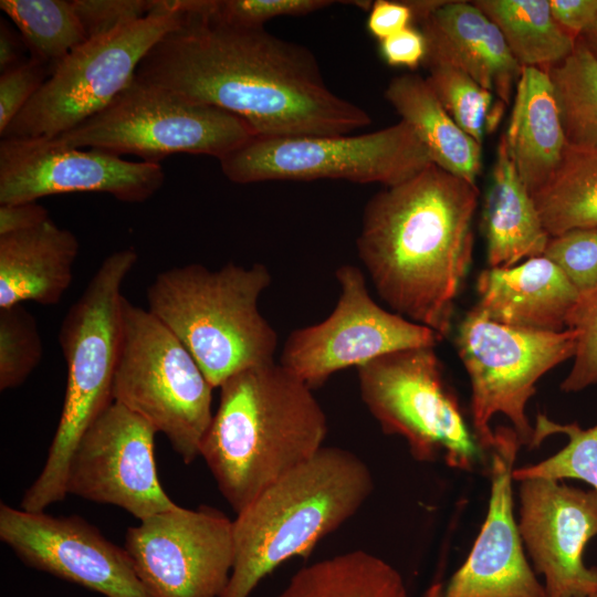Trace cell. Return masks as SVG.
<instances>
[{"label": "cell", "instance_id": "44", "mask_svg": "<svg viewBox=\"0 0 597 597\" xmlns=\"http://www.w3.org/2000/svg\"><path fill=\"white\" fill-rule=\"evenodd\" d=\"M579 38L582 39L586 48L589 50V52L597 60V19L593 23V25Z\"/></svg>", "mask_w": 597, "mask_h": 597}, {"label": "cell", "instance_id": "26", "mask_svg": "<svg viewBox=\"0 0 597 597\" xmlns=\"http://www.w3.org/2000/svg\"><path fill=\"white\" fill-rule=\"evenodd\" d=\"M276 597H408V593L394 566L356 549L301 568Z\"/></svg>", "mask_w": 597, "mask_h": 597}, {"label": "cell", "instance_id": "17", "mask_svg": "<svg viewBox=\"0 0 597 597\" xmlns=\"http://www.w3.org/2000/svg\"><path fill=\"white\" fill-rule=\"evenodd\" d=\"M0 540L28 566L105 597H150L125 547L77 515L0 504Z\"/></svg>", "mask_w": 597, "mask_h": 597}, {"label": "cell", "instance_id": "34", "mask_svg": "<svg viewBox=\"0 0 597 597\" xmlns=\"http://www.w3.org/2000/svg\"><path fill=\"white\" fill-rule=\"evenodd\" d=\"M543 256L559 268L579 295L597 287V227L551 237Z\"/></svg>", "mask_w": 597, "mask_h": 597}, {"label": "cell", "instance_id": "36", "mask_svg": "<svg viewBox=\"0 0 597 597\" xmlns=\"http://www.w3.org/2000/svg\"><path fill=\"white\" fill-rule=\"evenodd\" d=\"M335 3L329 0H203V10L216 20L241 28H264L283 15H305Z\"/></svg>", "mask_w": 597, "mask_h": 597}, {"label": "cell", "instance_id": "35", "mask_svg": "<svg viewBox=\"0 0 597 597\" xmlns=\"http://www.w3.org/2000/svg\"><path fill=\"white\" fill-rule=\"evenodd\" d=\"M566 328L576 331L577 345L570 371L561 384L564 392H577L597 384V287L579 295Z\"/></svg>", "mask_w": 597, "mask_h": 597}, {"label": "cell", "instance_id": "43", "mask_svg": "<svg viewBox=\"0 0 597 597\" xmlns=\"http://www.w3.org/2000/svg\"><path fill=\"white\" fill-rule=\"evenodd\" d=\"M27 46L20 33L14 31L6 21L0 23V70L4 72L28 59L24 57Z\"/></svg>", "mask_w": 597, "mask_h": 597}, {"label": "cell", "instance_id": "10", "mask_svg": "<svg viewBox=\"0 0 597 597\" xmlns=\"http://www.w3.org/2000/svg\"><path fill=\"white\" fill-rule=\"evenodd\" d=\"M363 402L387 434L404 438L412 457L470 471L482 450L447 385L434 347L402 349L358 368Z\"/></svg>", "mask_w": 597, "mask_h": 597}, {"label": "cell", "instance_id": "12", "mask_svg": "<svg viewBox=\"0 0 597 597\" xmlns=\"http://www.w3.org/2000/svg\"><path fill=\"white\" fill-rule=\"evenodd\" d=\"M458 354L471 381L473 434L482 451L490 452L493 416L512 422L521 444H531V426L525 407L538 379L561 363L573 358L577 333L538 332L498 324L476 307L467 313L455 338Z\"/></svg>", "mask_w": 597, "mask_h": 597}, {"label": "cell", "instance_id": "4", "mask_svg": "<svg viewBox=\"0 0 597 597\" xmlns=\"http://www.w3.org/2000/svg\"><path fill=\"white\" fill-rule=\"evenodd\" d=\"M373 490L371 471L357 454L324 446L235 514L234 561L220 597H250L276 567L355 515Z\"/></svg>", "mask_w": 597, "mask_h": 597}, {"label": "cell", "instance_id": "11", "mask_svg": "<svg viewBox=\"0 0 597 597\" xmlns=\"http://www.w3.org/2000/svg\"><path fill=\"white\" fill-rule=\"evenodd\" d=\"M219 161L223 175L235 184L329 178L385 187L433 164L404 121L359 135L256 136Z\"/></svg>", "mask_w": 597, "mask_h": 597}, {"label": "cell", "instance_id": "18", "mask_svg": "<svg viewBox=\"0 0 597 597\" xmlns=\"http://www.w3.org/2000/svg\"><path fill=\"white\" fill-rule=\"evenodd\" d=\"M519 483L517 527L546 597L597 596V567L584 562L597 536V492L546 478Z\"/></svg>", "mask_w": 597, "mask_h": 597}, {"label": "cell", "instance_id": "41", "mask_svg": "<svg viewBox=\"0 0 597 597\" xmlns=\"http://www.w3.org/2000/svg\"><path fill=\"white\" fill-rule=\"evenodd\" d=\"M555 21L578 39L597 19V0H549Z\"/></svg>", "mask_w": 597, "mask_h": 597}, {"label": "cell", "instance_id": "33", "mask_svg": "<svg viewBox=\"0 0 597 597\" xmlns=\"http://www.w3.org/2000/svg\"><path fill=\"white\" fill-rule=\"evenodd\" d=\"M42 356L43 343L33 315L22 305L0 308V390L21 386Z\"/></svg>", "mask_w": 597, "mask_h": 597}, {"label": "cell", "instance_id": "23", "mask_svg": "<svg viewBox=\"0 0 597 597\" xmlns=\"http://www.w3.org/2000/svg\"><path fill=\"white\" fill-rule=\"evenodd\" d=\"M504 133L511 157L531 196L558 168L567 146L546 70L522 67Z\"/></svg>", "mask_w": 597, "mask_h": 597}, {"label": "cell", "instance_id": "30", "mask_svg": "<svg viewBox=\"0 0 597 597\" xmlns=\"http://www.w3.org/2000/svg\"><path fill=\"white\" fill-rule=\"evenodd\" d=\"M546 71L567 144L597 149V60L578 38L573 52Z\"/></svg>", "mask_w": 597, "mask_h": 597}, {"label": "cell", "instance_id": "21", "mask_svg": "<svg viewBox=\"0 0 597 597\" xmlns=\"http://www.w3.org/2000/svg\"><path fill=\"white\" fill-rule=\"evenodd\" d=\"M474 306L486 318L509 327L562 332L579 293L559 268L545 256L511 268L483 270Z\"/></svg>", "mask_w": 597, "mask_h": 597}, {"label": "cell", "instance_id": "16", "mask_svg": "<svg viewBox=\"0 0 597 597\" xmlns=\"http://www.w3.org/2000/svg\"><path fill=\"white\" fill-rule=\"evenodd\" d=\"M158 163L129 161L98 149L63 147L45 138H1L0 205L71 192H100L136 203L164 185Z\"/></svg>", "mask_w": 597, "mask_h": 597}, {"label": "cell", "instance_id": "22", "mask_svg": "<svg viewBox=\"0 0 597 597\" xmlns=\"http://www.w3.org/2000/svg\"><path fill=\"white\" fill-rule=\"evenodd\" d=\"M80 243L50 218L20 232L0 235V308L35 302L60 303L73 279Z\"/></svg>", "mask_w": 597, "mask_h": 597}, {"label": "cell", "instance_id": "1", "mask_svg": "<svg viewBox=\"0 0 597 597\" xmlns=\"http://www.w3.org/2000/svg\"><path fill=\"white\" fill-rule=\"evenodd\" d=\"M179 6L181 23L144 56L137 81L237 115L259 137L346 135L371 124L364 108L327 87L305 46L220 22L202 0Z\"/></svg>", "mask_w": 597, "mask_h": 597}, {"label": "cell", "instance_id": "27", "mask_svg": "<svg viewBox=\"0 0 597 597\" xmlns=\"http://www.w3.org/2000/svg\"><path fill=\"white\" fill-rule=\"evenodd\" d=\"M500 29L521 67L547 70L564 61L577 39L554 19L549 0L472 1Z\"/></svg>", "mask_w": 597, "mask_h": 597}, {"label": "cell", "instance_id": "5", "mask_svg": "<svg viewBox=\"0 0 597 597\" xmlns=\"http://www.w3.org/2000/svg\"><path fill=\"white\" fill-rule=\"evenodd\" d=\"M137 260L133 248L108 254L65 313L59 331L67 370L62 412L42 471L22 496V510L41 512L65 499L72 454L88 427L114 401L123 337L122 286Z\"/></svg>", "mask_w": 597, "mask_h": 597}, {"label": "cell", "instance_id": "2", "mask_svg": "<svg viewBox=\"0 0 597 597\" xmlns=\"http://www.w3.org/2000/svg\"><path fill=\"white\" fill-rule=\"evenodd\" d=\"M479 189L434 164L367 202L356 247L395 313L449 334L472 263Z\"/></svg>", "mask_w": 597, "mask_h": 597}, {"label": "cell", "instance_id": "28", "mask_svg": "<svg viewBox=\"0 0 597 597\" xmlns=\"http://www.w3.org/2000/svg\"><path fill=\"white\" fill-rule=\"evenodd\" d=\"M532 198L549 237L597 227V149L567 144L558 168Z\"/></svg>", "mask_w": 597, "mask_h": 597}, {"label": "cell", "instance_id": "14", "mask_svg": "<svg viewBox=\"0 0 597 597\" xmlns=\"http://www.w3.org/2000/svg\"><path fill=\"white\" fill-rule=\"evenodd\" d=\"M125 549L150 597H220L233 561V521L177 505L128 527Z\"/></svg>", "mask_w": 597, "mask_h": 597}, {"label": "cell", "instance_id": "25", "mask_svg": "<svg viewBox=\"0 0 597 597\" xmlns=\"http://www.w3.org/2000/svg\"><path fill=\"white\" fill-rule=\"evenodd\" d=\"M385 98L416 132L434 165L476 185L482 145L457 125L426 78L412 73L396 76L388 83Z\"/></svg>", "mask_w": 597, "mask_h": 597}, {"label": "cell", "instance_id": "39", "mask_svg": "<svg viewBox=\"0 0 597 597\" xmlns=\"http://www.w3.org/2000/svg\"><path fill=\"white\" fill-rule=\"evenodd\" d=\"M379 51L388 65L415 70L426 59L427 43L421 31L408 27L380 41Z\"/></svg>", "mask_w": 597, "mask_h": 597}, {"label": "cell", "instance_id": "24", "mask_svg": "<svg viewBox=\"0 0 597 597\" xmlns=\"http://www.w3.org/2000/svg\"><path fill=\"white\" fill-rule=\"evenodd\" d=\"M482 221L490 268H511L523 259L541 256L551 238L519 175L504 134L496 147Z\"/></svg>", "mask_w": 597, "mask_h": 597}, {"label": "cell", "instance_id": "32", "mask_svg": "<svg viewBox=\"0 0 597 597\" xmlns=\"http://www.w3.org/2000/svg\"><path fill=\"white\" fill-rule=\"evenodd\" d=\"M427 69L426 80L444 109L467 135L482 145L485 135L499 126L505 104L452 66L434 64Z\"/></svg>", "mask_w": 597, "mask_h": 597}, {"label": "cell", "instance_id": "13", "mask_svg": "<svg viewBox=\"0 0 597 597\" xmlns=\"http://www.w3.org/2000/svg\"><path fill=\"white\" fill-rule=\"evenodd\" d=\"M335 276L339 296L333 312L317 324L293 331L279 362L311 389L321 387L339 370L358 368L402 349L434 347L443 338L379 306L359 268L344 264Z\"/></svg>", "mask_w": 597, "mask_h": 597}, {"label": "cell", "instance_id": "3", "mask_svg": "<svg viewBox=\"0 0 597 597\" xmlns=\"http://www.w3.org/2000/svg\"><path fill=\"white\" fill-rule=\"evenodd\" d=\"M219 389L200 457L237 514L315 455L328 426L313 389L280 363L245 368Z\"/></svg>", "mask_w": 597, "mask_h": 597}, {"label": "cell", "instance_id": "6", "mask_svg": "<svg viewBox=\"0 0 597 597\" xmlns=\"http://www.w3.org/2000/svg\"><path fill=\"white\" fill-rule=\"evenodd\" d=\"M272 282L261 263L210 270L190 263L161 271L147 289L148 311L193 356L213 388L232 375L274 362L277 335L259 311Z\"/></svg>", "mask_w": 597, "mask_h": 597}, {"label": "cell", "instance_id": "7", "mask_svg": "<svg viewBox=\"0 0 597 597\" xmlns=\"http://www.w3.org/2000/svg\"><path fill=\"white\" fill-rule=\"evenodd\" d=\"M213 389L179 338L150 311L125 298L113 400L165 434L186 464L200 457L213 417Z\"/></svg>", "mask_w": 597, "mask_h": 597}, {"label": "cell", "instance_id": "19", "mask_svg": "<svg viewBox=\"0 0 597 597\" xmlns=\"http://www.w3.org/2000/svg\"><path fill=\"white\" fill-rule=\"evenodd\" d=\"M494 436L489 505L479 535L463 564L425 597H546L514 514L513 470L522 444L513 428L500 426Z\"/></svg>", "mask_w": 597, "mask_h": 597}, {"label": "cell", "instance_id": "38", "mask_svg": "<svg viewBox=\"0 0 597 597\" xmlns=\"http://www.w3.org/2000/svg\"><path fill=\"white\" fill-rule=\"evenodd\" d=\"M50 76V69L29 57L0 75V135Z\"/></svg>", "mask_w": 597, "mask_h": 597}, {"label": "cell", "instance_id": "20", "mask_svg": "<svg viewBox=\"0 0 597 597\" xmlns=\"http://www.w3.org/2000/svg\"><path fill=\"white\" fill-rule=\"evenodd\" d=\"M423 64L452 66L510 104L522 67L498 25L472 1H444L421 22Z\"/></svg>", "mask_w": 597, "mask_h": 597}, {"label": "cell", "instance_id": "31", "mask_svg": "<svg viewBox=\"0 0 597 597\" xmlns=\"http://www.w3.org/2000/svg\"><path fill=\"white\" fill-rule=\"evenodd\" d=\"M530 448L538 447L552 434H565L567 444L545 460L514 468L513 480L546 478L563 481H583L597 492V425L583 429L577 422L559 423L537 413Z\"/></svg>", "mask_w": 597, "mask_h": 597}, {"label": "cell", "instance_id": "42", "mask_svg": "<svg viewBox=\"0 0 597 597\" xmlns=\"http://www.w3.org/2000/svg\"><path fill=\"white\" fill-rule=\"evenodd\" d=\"M50 218L36 201L0 205V235L32 229Z\"/></svg>", "mask_w": 597, "mask_h": 597}, {"label": "cell", "instance_id": "37", "mask_svg": "<svg viewBox=\"0 0 597 597\" xmlns=\"http://www.w3.org/2000/svg\"><path fill=\"white\" fill-rule=\"evenodd\" d=\"M87 40L106 35L148 15L146 0H72Z\"/></svg>", "mask_w": 597, "mask_h": 597}, {"label": "cell", "instance_id": "9", "mask_svg": "<svg viewBox=\"0 0 597 597\" xmlns=\"http://www.w3.org/2000/svg\"><path fill=\"white\" fill-rule=\"evenodd\" d=\"M182 21L179 0H153L147 17L90 39L52 71L1 138L51 139L106 107L148 51Z\"/></svg>", "mask_w": 597, "mask_h": 597}, {"label": "cell", "instance_id": "15", "mask_svg": "<svg viewBox=\"0 0 597 597\" xmlns=\"http://www.w3.org/2000/svg\"><path fill=\"white\" fill-rule=\"evenodd\" d=\"M156 433L142 417L113 401L80 439L66 494L122 507L138 521L176 507L158 479Z\"/></svg>", "mask_w": 597, "mask_h": 597}, {"label": "cell", "instance_id": "40", "mask_svg": "<svg viewBox=\"0 0 597 597\" xmlns=\"http://www.w3.org/2000/svg\"><path fill=\"white\" fill-rule=\"evenodd\" d=\"M411 22H415L413 14L406 1L377 0L369 9L367 30L383 41L411 27Z\"/></svg>", "mask_w": 597, "mask_h": 597}, {"label": "cell", "instance_id": "29", "mask_svg": "<svg viewBox=\"0 0 597 597\" xmlns=\"http://www.w3.org/2000/svg\"><path fill=\"white\" fill-rule=\"evenodd\" d=\"M1 10L15 24L32 59L50 69L87 41L71 1L1 0Z\"/></svg>", "mask_w": 597, "mask_h": 597}, {"label": "cell", "instance_id": "45", "mask_svg": "<svg viewBox=\"0 0 597 597\" xmlns=\"http://www.w3.org/2000/svg\"><path fill=\"white\" fill-rule=\"evenodd\" d=\"M591 597H597V596H591Z\"/></svg>", "mask_w": 597, "mask_h": 597}, {"label": "cell", "instance_id": "8", "mask_svg": "<svg viewBox=\"0 0 597 597\" xmlns=\"http://www.w3.org/2000/svg\"><path fill=\"white\" fill-rule=\"evenodd\" d=\"M258 135L249 123L218 107L191 103L135 77L106 107L50 140L59 146L130 154L158 163L174 154L221 160Z\"/></svg>", "mask_w": 597, "mask_h": 597}]
</instances>
